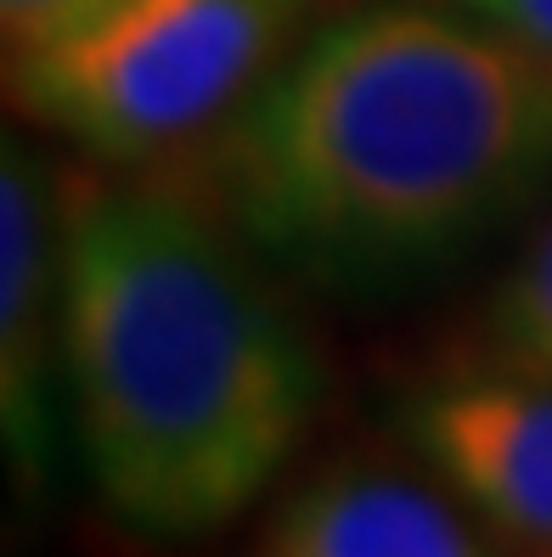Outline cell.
Listing matches in <instances>:
<instances>
[{
  "mask_svg": "<svg viewBox=\"0 0 552 557\" xmlns=\"http://www.w3.org/2000/svg\"><path fill=\"white\" fill-rule=\"evenodd\" d=\"M484 333H491L496 367L552 377V220L502 276L491 315H484Z\"/></svg>",
  "mask_w": 552,
  "mask_h": 557,
  "instance_id": "52a82bcc",
  "label": "cell"
},
{
  "mask_svg": "<svg viewBox=\"0 0 552 557\" xmlns=\"http://www.w3.org/2000/svg\"><path fill=\"white\" fill-rule=\"evenodd\" d=\"M62 395L102 507L198 541L294 462L321 360L248 248L192 198L113 186L62 220Z\"/></svg>",
  "mask_w": 552,
  "mask_h": 557,
  "instance_id": "7a4b0ae2",
  "label": "cell"
},
{
  "mask_svg": "<svg viewBox=\"0 0 552 557\" xmlns=\"http://www.w3.org/2000/svg\"><path fill=\"white\" fill-rule=\"evenodd\" d=\"M113 0H0V23H7V51H46L57 40L79 35L102 17Z\"/></svg>",
  "mask_w": 552,
  "mask_h": 557,
  "instance_id": "ba28073f",
  "label": "cell"
},
{
  "mask_svg": "<svg viewBox=\"0 0 552 557\" xmlns=\"http://www.w3.org/2000/svg\"><path fill=\"white\" fill-rule=\"evenodd\" d=\"M316 0H113L79 35L12 57V96L102 163H152L225 129Z\"/></svg>",
  "mask_w": 552,
  "mask_h": 557,
  "instance_id": "3957f363",
  "label": "cell"
},
{
  "mask_svg": "<svg viewBox=\"0 0 552 557\" xmlns=\"http://www.w3.org/2000/svg\"><path fill=\"white\" fill-rule=\"evenodd\" d=\"M62 220L51 170L17 136L0 163V411L12 468L40 490L57 462V383H62Z\"/></svg>",
  "mask_w": 552,
  "mask_h": 557,
  "instance_id": "5b68a950",
  "label": "cell"
},
{
  "mask_svg": "<svg viewBox=\"0 0 552 557\" xmlns=\"http://www.w3.org/2000/svg\"><path fill=\"white\" fill-rule=\"evenodd\" d=\"M451 7H463L468 17H479L484 28H496L502 40L552 69V0H451Z\"/></svg>",
  "mask_w": 552,
  "mask_h": 557,
  "instance_id": "9c48e42d",
  "label": "cell"
},
{
  "mask_svg": "<svg viewBox=\"0 0 552 557\" xmlns=\"http://www.w3.org/2000/svg\"><path fill=\"white\" fill-rule=\"evenodd\" d=\"M401 434L507 557H552V377L484 367L429 383Z\"/></svg>",
  "mask_w": 552,
  "mask_h": 557,
  "instance_id": "277c9868",
  "label": "cell"
},
{
  "mask_svg": "<svg viewBox=\"0 0 552 557\" xmlns=\"http://www.w3.org/2000/svg\"><path fill=\"white\" fill-rule=\"evenodd\" d=\"M220 203L328 293L429 282L552 186V69L451 0L321 23L220 129Z\"/></svg>",
  "mask_w": 552,
  "mask_h": 557,
  "instance_id": "6da1fadb",
  "label": "cell"
},
{
  "mask_svg": "<svg viewBox=\"0 0 552 557\" xmlns=\"http://www.w3.org/2000/svg\"><path fill=\"white\" fill-rule=\"evenodd\" d=\"M266 557H507L445 484L389 462L305 479L266 530Z\"/></svg>",
  "mask_w": 552,
  "mask_h": 557,
  "instance_id": "8992f818",
  "label": "cell"
}]
</instances>
